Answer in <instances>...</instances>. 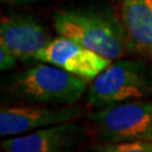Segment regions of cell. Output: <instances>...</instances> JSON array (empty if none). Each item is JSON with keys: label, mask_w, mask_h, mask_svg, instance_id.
<instances>
[{"label": "cell", "mask_w": 152, "mask_h": 152, "mask_svg": "<svg viewBox=\"0 0 152 152\" xmlns=\"http://www.w3.org/2000/svg\"><path fill=\"white\" fill-rule=\"evenodd\" d=\"M54 28L81 46L108 60H118L130 52L123 23L114 14L91 9L56 11Z\"/></svg>", "instance_id": "cell-1"}, {"label": "cell", "mask_w": 152, "mask_h": 152, "mask_svg": "<svg viewBox=\"0 0 152 152\" xmlns=\"http://www.w3.org/2000/svg\"><path fill=\"white\" fill-rule=\"evenodd\" d=\"M87 90V81L43 62L11 76L5 92L12 104L69 106L78 104Z\"/></svg>", "instance_id": "cell-2"}, {"label": "cell", "mask_w": 152, "mask_h": 152, "mask_svg": "<svg viewBox=\"0 0 152 152\" xmlns=\"http://www.w3.org/2000/svg\"><path fill=\"white\" fill-rule=\"evenodd\" d=\"M151 98L152 68L140 60H116L92 80L87 90V105L91 110Z\"/></svg>", "instance_id": "cell-3"}, {"label": "cell", "mask_w": 152, "mask_h": 152, "mask_svg": "<svg viewBox=\"0 0 152 152\" xmlns=\"http://www.w3.org/2000/svg\"><path fill=\"white\" fill-rule=\"evenodd\" d=\"M87 121L89 134L98 143L152 142V98L91 110Z\"/></svg>", "instance_id": "cell-4"}, {"label": "cell", "mask_w": 152, "mask_h": 152, "mask_svg": "<svg viewBox=\"0 0 152 152\" xmlns=\"http://www.w3.org/2000/svg\"><path fill=\"white\" fill-rule=\"evenodd\" d=\"M85 115L81 105L50 106L38 104H11L0 109V136L9 137L76 121Z\"/></svg>", "instance_id": "cell-5"}, {"label": "cell", "mask_w": 152, "mask_h": 152, "mask_svg": "<svg viewBox=\"0 0 152 152\" xmlns=\"http://www.w3.org/2000/svg\"><path fill=\"white\" fill-rule=\"evenodd\" d=\"M89 131L76 121L6 137L1 152H79Z\"/></svg>", "instance_id": "cell-6"}, {"label": "cell", "mask_w": 152, "mask_h": 152, "mask_svg": "<svg viewBox=\"0 0 152 152\" xmlns=\"http://www.w3.org/2000/svg\"><path fill=\"white\" fill-rule=\"evenodd\" d=\"M35 60L55 65L85 81H92L112 63L110 60L64 36L51 39L36 54Z\"/></svg>", "instance_id": "cell-7"}, {"label": "cell", "mask_w": 152, "mask_h": 152, "mask_svg": "<svg viewBox=\"0 0 152 152\" xmlns=\"http://www.w3.org/2000/svg\"><path fill=\"white\" fill-rule=\"evenodd\" d=\"M51 39L45 27L32 16L12 15L1 19L0 45L18 60H35L36 54Z\"/></svg>", "instance_id": "cell-8"}, {"label": "cell", "mask_w": 152, "mask_h": 152, "mask_svg": "<svg viewBox=\"0 0 152 152\" xmlns=\"http://www.w3.org/2000/svg\"><path fill=\"white\" fill-rule=\"evenodd\" d=\"M122 23L130 52L152 55V0H123Z\"/></svg>", "instance_id": "cell-9"}, {"label": "cell", "mask_w": 152, "mask_h": 152, "mask_svg": "<svg viewBox=\"0 0 152 152\" xmlns=\"http://www.w3.org/2000/svg\"><path fill=\"white\" fill-rule=\"evenodd\" d=\"M90 152H152V142L125 141L115 143H99Z\"/></svg>", "instance_id": "cell-10"}, {"label": "cell", "mask_w": 152, "mask_h": 152, "mask_svg": "<svg viewBox=\"0 0 152 152\" xmlns=\"http://www.w3.org/2000/svg\"><path fill=\"white\" fill-rule=\"evenodd\" d=\"M17 59L15 55L10 53L8 50L0 45V69L2 72L12 70L16 66Z\"/></svg>", "instance_id": "cell-11"}, {"label": "cell", "mask_w": 152, "mask_h": 152, "mask_svg": "<svg viewBox=\"0 0 152 152\" xmlns=\"http://www.w3.org/2000/svg\"><path fill=\"white\" fill-rule=\"evenodd\" d=\"M7 2H12V4H18V2H26V1H32V0H4Z\"/></svg>", "instance_id": "cell-12"}]
</instances>
